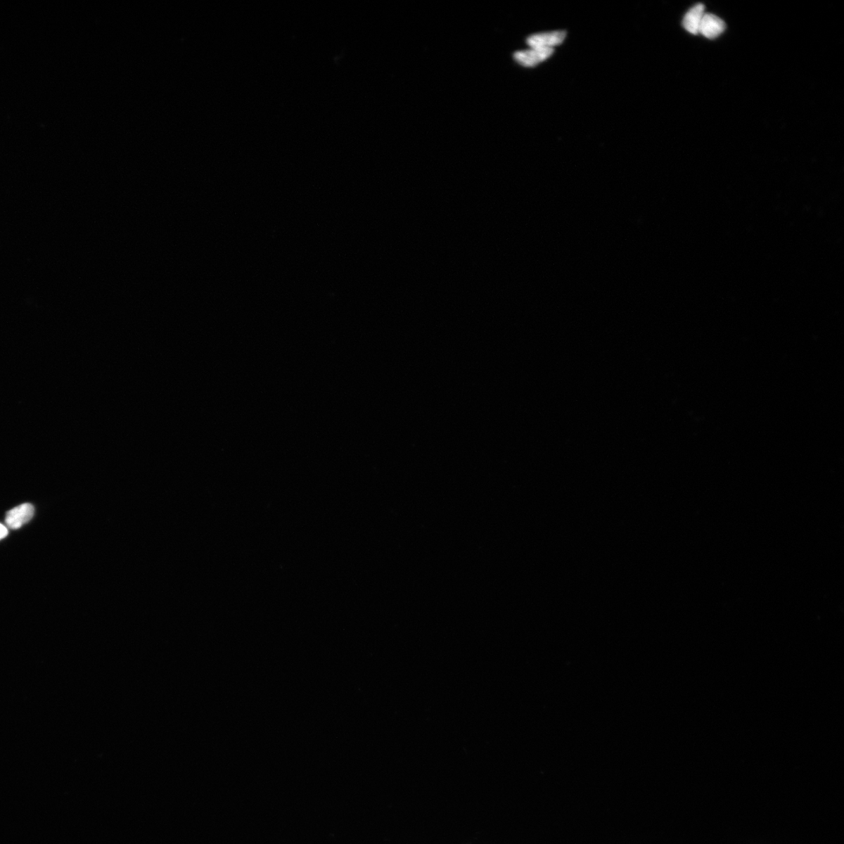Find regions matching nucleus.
<instances>
[{
	"mask_svg": "<svg viewBox=\"0 0 844 844\" xmlns=\"http://www.w3.org/2000/svg\"><path fill=\"white\" fill-rule=\"evenodd\" d=\"M554 51L551 48H531L514 53V58L522 66L534 67L551 57Z\"/></svg>",
	"mask_w": 844,
	"mask_h": 844,
	"instance_id": "obj_1",
	"label": "nucleus"
},
{
	"mask_svg": "<svg viewBox=\"0 0 844 844\" xmlns=\"http://www.w3.org/2000/svg\"><path fill=\"white\" fill-rule=\"evenodd\" d=\"M34 513V508L31 504H24L13 508L6 514L5 522L11 529H18L29 522Z\"/></svg>",
	"mask_w": 844,
	"mask_h": 844,
	"instance_id": "obj_2",
	"label": "nucleus"
},
{
	"mask_svg": "<svg viewBox=\"0 0 844 844\" xmlns=\"http://www.w3.org/2000/svg\"><path fill=\"white\" fill-rule=\"evenodd\" d=\"M566 37V32L557 31L533 34V36L527 39L526 41L527 44L531 48H554V46L562 44Z\"/></svg>",
	"mask_w": 844,
	"mask_h": 844,
	"instance_id": "obj_3",
	"label": "nucleus"
},
{
	"mask_svg": "<svg viewBox=\"0 0 844 844\" xmlns=\"http://www.w3.org/2000/svg\"><path fill=\"white\" fill-rule=\"evenodd\" d=\"M725 29H727V25L721 18L713 13H706L701 20L699 33L704 37L713 39L720 37Z\"/></svg>",
	"mask_w": 844,
	"mask_h": 844,
	"instance_id": "obj_4",
	"label": "nucleus"
},
{
	"mask_svg": "<svg viewBox=\"0 0 844 844\" xmlns=\"http://www.w3.org/2000/svg\"><path fill=\"white\" fill-rule=\"evenodd\" d=\"M706 13V8L701 4H696L690 9L682 20V25L684 29L689 33L697 34L699 33L700 26L703 17Z\"/></svg>",
	"mask_w": 844,
	"mask_h": 844,
	"instance_id": "obj_5",
	"label": "nucleus"
},
{
	"mask_svg": "<svg viewBox=\"0 0 844 844\" xmlns=\"http://www.w3.org/2000/svg\"><path fill=\"white\" fill-rule=\"evenodd\" d=\"M8 535V529L5 526L0 524V540L5 538Z\"/></svg>",
	"mask_w": 844,
	"mask_h": 844,
	"instance_id": "obj_6",
	"label": "nucleus"
}]
</instances>
